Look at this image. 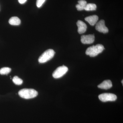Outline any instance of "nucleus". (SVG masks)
I'll use <instances>...</instances> for the list:
<instances>
[{
  "instance_id": "0eeeda50",
  "label": "nucleus",
  "mask_w": 123,
  "mask_h": 123,
  "mask_svg": "<svg viewBox=\"0 0 123 123\" xmlns=\"http://www.w3.org/2000/svg\"><path fill=\"white\" fill-rule=\"evenodd\" d=\"M95 40L94 35H88L82 36L81 41L83 44H89L93 43Z\"/></svg>"
},
{
  "instance_id": "7ed1b4c3",
  "label": "nucleus",
  "mask_w": 123,
  "mask_h": 123,
  "mask_svg": "<svg viewBox=\"0 0 123 123\" xmlns=\"http://www.w3.org/2000/svg\"><path fill=\"white\" fill-rule=\"evenodd\" d=\"M55 53V51L53 49H49L47 50L39 58V62L40 63H46L53 58Z\"/></svg>"
},
{
  "instance_id": "f3484780",
  "label": "nucleus",
  "mask_w": 123,
  "mask_h": 123,
  "mask_svg": "<svg viewBox=\"0 0 123 123\" xmlns=\"http://www.w3.org/2000/svg\"><path fill=\"white\" fill-rule=\"evenodd\" d=\"M27 0H18V2L20 4H24V3H25L26 2Z\"/></svg>"
},
{
  "instance_id": "f257e3e1",
  "label": "nucleus",
  "mask_w": 123,
  "mask_h": 123,
  "mask_svg": "<svg viewBox=\"0 0 123 123\" xmlns=\"http://www.w3.org/2000/svg\"><path fill=\"white\" fill-rule=\"evenodd\" d=\"M104 49L105 48L103 45L97 44L95 46L93 45L88 48L86 51V53L90 57H95L99 53H102Z\"/></svg>"
},
{
  "instance_id": "ddd939ff",
  "label": "nucleus",
  "mask_w": 123,
  "mask_h": 123,
  "mask_svg": "<svg viewBox=\"0 0 123 123\" xmlns=\"http://www.w3.org/2000/svg\"><path fill=\"white\" fill-rule=\"evenodd\" d=\"M97 9V6L94 4H86L84 10L87 11H94Z\"/></svg>"
},
{
  "instance_id": "6e6552de",
  "label": "nucleus",
  "mask_w": 123,
  "mask_h": 123,
  "mask_svg": "<svg viewBox=\"0 0 123 123\" xmlns=\"http://www.w3.org/2000/svg\"><path fill=\"white\" fill-rule=\"evenodd\" d=\"M77 25L78 28V31L79 34H83L86 32L87 29V26L85 23L79 20L77 23Z\"/></svg>"
},
{
  "instance_id": "a211bd4d",
  "label": "nucleus",
  "mask_w": 123,
  "mask_h": 123,
  "mask_svg": "<svg viewBox=\"0 0 123 123\" xmlns=\"http://www.w3.org/2000/svg\"><path fill=\"white\" fill-rule=\"evenodd\" d=\"M123 80H122V81H121V82H122V83L123 84Z\"/></svg>"
},
{
  "instance_id": "39448f33",
  "label": "nucleus",
  "mask_w": 123,
  "mask_h": 123,
  "mask_svg": "<svg viewBox=\"0 0 123 123\" xmlns=\"http://www.w3.org/2000/svg\"><path fill=\"white\" fill-rule=\"evenodd\" d=\"M99 100L103 102L114 101L117 99L116 95L111 93H104L98 96Z\"/></svg>"
},
{
  "instance_id": "20e7f679",
  "label": "nucleus",
  "mask_w": 123,
  "mask_h": 123,
  "mask_svg": "<svg viewBox=\"0 0 123 123\" xmlns=\"http://www.w3.org/2000/svg\"><path fill=\"white\" fill-rule=\"evenodd\" d=\"M68 68L66 66H63L58 67L53 72L52 76L55 78L57 79L60 78L65 75L68 72Z\"/></svg>"
},
{
  "instance_id": "dca6fc26",
  "label": "nucleus",
  "mask_w": 123,
  "mask_h": 123,
  "mask_svg": "<svg viewBox=\"0 0 123 123\" xmlns=\"http://www.w3.org/2000/svg\"><path fill=\"white\" fill-rule=\"evenodd\" d=\"M46 0H37L36 1V5L38 8H40L43 5Z\"/></svg>"
},
{
  "instance_id": "f8f14e48",
  "label": "nucleus",
  "mask_w": 123,
  "mask_h": 123,
  "mask_svg": "<svg viewBox=\"0 0 123 123\" xmlns=\"http://www.w3.org/2000/svg\"><path fill=\"white\" fill-rule=\"evenodd\" d=\"M9 22L12 25H18L21 24V20L17 17H12L9 20Z\"/></svg>"
},
{
  "instance_id": "f03ea898",
  "label": "nucleus",
  "mask_w": 123,
  "mask_h": 123,
  "mask_svg": "<svg viewBox=\"0 0 123 123\" xmlns=\"http://www.w3.org/2000/svg\"><path fill=\"white\" fill-rule=\"evenodd\" d=\"M18 94L21 98L28 99L37 97L38 93L34 89H24L19 91Z\"/></svg>"
},
{
  "instance_id": "2eb2a0df",
  "label": "nucleus",
  "mask_w": 123,
  "mask_h": 123,
  "mask_svg": "<svg viewBox=\"0 0 123 123\" xmlns=\"http://www.w3.org/2000/svg\"><path fill=\"white\" fill-rule=\"evenodd\" d=\"M11 69L10 68L5 67L0 69V74L1 75H6L11 72Z\"/></svg>"
},
{
  "instance_id": "1a4fd4ad",
  "label": "nucleus",
  "mask_w": 123,
  "mask_h": 123,
  "mask_svg": "<svg viewBox=\"0 0 123 123\" xmlns=\"http://www.w3.org/2000/svg\"><path fill=\"white\" fill-rule=\"evenodd\" d=\"M111 81L110 80H106L98 86V87L103 89L107 90L112 87Z\"/></svg>"
},
{
  "instance_id": "4468645a",
  "label": "nucleus",
  "mask_w": 123,
  "mask_h": 123,
  "mask_svg": "<svg viewBox=\"0 0 123 123\" xmlns=\"http://www.w3.org/2000/svg\"><path fill=\"white\" fill-rule=\"evenodd\" d=\"M12 81L15 85H20L23 83V81L22 79L19 78L18 77L15 76L12 79Z\"/></svg>"
},
{
  "instance_id": "9b49d317",
  "label": "nucleus",
  "mask_w": 123,
  "mask_h": 123,
  "mask_svg": "<svg viewBox=\"0 0 123 123\" xmlns=\"http://www.w3.org/2000/svg\"><path fill=\"white\" fill-rule=\"evenodd\" d=\"M78 4L76 5L77 10L78 11L84 10L87 4V2L85 0H80L78 1Z\"/></svg>"
},
{
  "instance_id": "423d86ee",
  "label": "nucleus",
  "mask_w": 123,
  "mask_h": 123,
  "mask_svg": "<svg viewBox=\"0 0 123 123\" xmlns=\"http://www.w3.org/2000/svg\"><path fill=\"white\" fill-rule=\"evenodd\" d=\"M95 29L99 32L105 34L108 32V29L105 25V21L101 20L96 23Z\"/></svg>"
},
{
  "instance_id": "9d476101",
  "label": "nucleus",
  "mask_w": 123,
  "mask_h": 123,
  "mask_svg": "<svg viewBox=\"0 0 123 123\" xmlns=\"http://www.w3.org/2000/svg\"><path fill=\"white\" fill-rule=\"evenodd\" d=\"M98 19V17L97 15H91L85 18V20L92 26L94 25L97 23Z\"/></svg>"
}]
</instances>
